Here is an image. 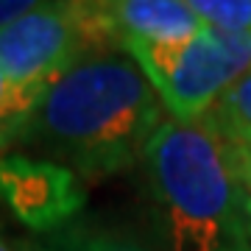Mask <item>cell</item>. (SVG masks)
I'll list each match as a JSON object with an SVG mask.
<instances>
[{
    "label": "cell",
    "mask_w": 251,
    "mask_h": 251,
    "mask_svg": "<svg viewBox=\"0 0 251 251\" xmlns=\"http://www.w3.org/2000/svg\"><path fill=\"white\" fill-rule=\"evenodd\" d=\"M168 120L156 90L123 48L84 56L48 87L17 145L100 181L143 162V151Z\"/></svg>",
    "instance_id": "6da1fadb"
},
{
    "label": "cell",
    "mask_w": 251,
    "mask_h": 251,
    "mask_svg": "<svg viewBox=\"0 0 251 251\" xmlns=\"http://www.w3.org/2000/svg\"><path fill=\"white\" fill-rule=\"evenodd\" d=\"M143 171L171 251H251L240 181L224 137L206 117H168L143 151Z\"/></svg>",
    "instance_id": "7a4b0ae2"
},
{
    "label": "cell",
    "mask_w": 251,
    "mask_h": 251,
    "mask_svg": "<svg viewBox=\"0 0 251 251\" xmlns=\"http://www.w3.org/2000/svg\"><path fill=\"white\" fill-rule=\"evenodd\" d=\"M156 90L168 117L196 123L209 115L234 81L251 67V36L224 34L206 25L176 45H126Z\"/></svg>",
    "instance_id": "3957f363"
},
{
    "label": "cell",
    "mask_w": 251,
    "mask_h": 251,
    "mask_svg": "<svg viewBox=\"0 0 251 251\" xmlns=\"http://www.w3.org/2000/svg\"><path fill=\"white\" fill-rule=\"evenodd\" d=\"M117 48L109 36L98 0L42 3L0 31V67L23 90L42 92L84 56Z\"/></svg>",
    "instance_id": "277c9868"
},
{
    "label": "cell",
    "mask_w": 251,
    "mask_h": 251,
    "mask_svg": "<svg viewBox=\"0 0 251 251\" xmlns=\"http://www.w3.org/2000/svg\"><path fill=\"white\" fill-rule=\"evenodd\" d=\"M0 196L36 234L67 224L81 204L78 176L48 159H0Z\"/></svg>",
    "instance_id": "5b68a950"
},
{
    "label": "cell",
    "mask_w": 251,
    "mask_h": 251,
    "mask_svg": "<svg viewBox=\"0 0 251 251\" xmlns=\"http://www.w3.org/2000/svg\"><path fill=\"white\" fill-rule=\"evenodd\" d=\"M109 36L126 45H176L204 31L187 0H98Z\"/></svg>",
    "instance_id": "8992f818"
},
{
    "label": "cell",
    "mask_w": 251,
    "mask_h": 251,
    "mask_svg": "<svg viewBox=\"0 0 251 251\" xmlns=\"http://www.w3.org/2000/svg\"><path fill=\"white\" fill-rule=\"evenodd\" d=\"M17 251H145L131 237L90 224H64L53 232L31 234Z\"/></svg>",
    "instance_id": "52a82bcc"
},
{
    "label": "cell",
    "mask_w": 251,
    "mask_h": 251,
    "mask_svg": "<svg viewBox=\"0 0 251 251\" xmlns=\"http://www.w3.org/2000/svg\"><path fill=\"white\" fill-rule=\"evenodd\" d=\"M206 120L215 126L224 143L251 145V67L218 98Z\"/></svg>",
    "instance_id": "ba28073f"
},
{
    "label": "cell",
    "mask_w": 251,
    "mask_h": 251,
    "mask_svg": "<svg viewBox=\"0 0 251 251\" xmlns=\"http://www.w3.org/2000/svg\"><path fill=\"white\" fill-rule=\"evenodd\" d=\"M36 100H39V92L23 90L0 67V151L17 145Z\"/></svg>",
    "instance_id": "9c48e42d"
},
{
    "label": "cell",
    "mask_w": 251,
    "mask_h": 251,
    "mask_svg": "<svg viewBox=\"0 0 251 251\" xmlns=\"http://www.w3.org/2000/svg\"><path fill=\"white\" fill-rule=\"evenodd\" d=\"M204 25L234 36H251V0H187Z\"/></svg>",
    "instance_id": "30bf717a"
},
{
    "label": "cell",
    "mask_w": 251,
    "mask_h": 251,
    "mask_svg": "<svg viewBox=\"0 0 251 251\" xmlns=\"http://www.w3.org/2000/svg\"><path fill=\"white\" fill-rule=\"evenodd\" d=\"M226 153H229V162H232V171L240 181L243 193L251 198V145H232L226 143Z\"/></svg>",
    "instance_id": "8fae6325"
},
{
    "label": "cell",
    "mask_w": 251,
    "mask_h": 251,
    "mask_svg": "<svg viewBox=\"0 0 251 251\" xmlns=\"http://www.w3.org/2000/svg\"><path fill=\"white\" fill-rule=\"evenodd\" d=\"M36 6H39V0H0V31H6L17 20L31 14Z\"/></svg>",
    "instance_id": "7c38bea8"
},
{
    "label": "cell",
    "mask_w": 251,
    "mask_h": 251,
    "mask_svg": "<svg viewBox=\"0 0 251 251\" xmlns=\"http://www.w3.org/2000/svg\"><path fill=\"white\" fill-rule=\"evenodd\" d=\"M246 221H249V240H251V198L246 201Z\"/></svg>",
    "instance_id": "4fadbf2b"
},
{
    "label": "cell",
    "mask_w": 251,
    "mask_h": 251,
    "mask_svg": "<svg viewBox=\"0 0 251 251\" xmlns=\"http://www.w3.org/2000/svg\"><path fill=\"white\" fill-rule=\"evenodd\" d=\"M0 251H17V249H11L9 243H6V237H3V234H0Z\"/></svg>",
    "instance_id": "5bb4252c"
}]
</instances>
